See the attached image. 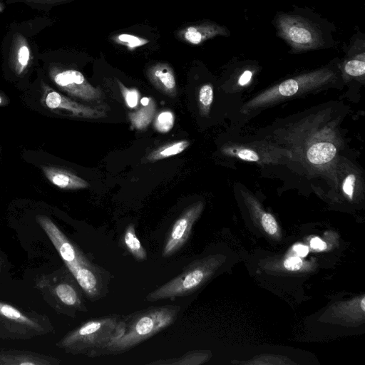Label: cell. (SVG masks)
Listing matches in <instances>:
<instances>
[{
  "label": "cell",
  "mask_w": 365,
  "mask_h": 365,
  "mask_svg": "<svg viewBox=\"0 0 365 365\" xmlns=\"http://www.w3.org/2000/svg\"><path fill=\"white\" fill-rule=\"evenodd\" d=\"M37 220L86 296L91 302L105 297L110 279L109 273L91 262L48 217L38 216Z\"/></svg>",
  "instance_id": "1"
},
{
  "label": "cell",
  "mask_w": 365,
  "mask_h": 365,
  "mask_svg": "<svg viewBox=\"0 0 365 365\" xmlns=\"http://www.w3.org/2000/svg\"><path fill=\"white\" fill-rule=\"evenodd\" d=\"M180 311V306L170 304L150 307L123 316L121 334L108 345L103 355H117L130 350L171 326Z\"/></svg>",
  "instance_id": "2"
},
{
  "label": "cell",
  "mask_w": 365,
  "mask_h": 365,
  "mask_svg": "<svg viewBox=\"0 0 365 365\" xmlns=\"http://www.w3.org/2000/svg\"><path fill=\"white\" fill-rule=\"evenodd\" d=\"M123 327V316L112 314L91 319L68 333L60 344L73 354L103 356L105 349L119 337Z\"/></svg>",
  "instance_id": "3"
},
{
  "label": "cell",
  "mask_w": 365,
  "mask_h": 365,
  "mask_svg": "<svg viewBox=\"0 0 365 365\" xmlns=\"http://www.w3.org/2000/svg\"><path fill=\"white\" fill-rule=\"evenodd\" d=\"M334 78V73L331 70L322 68L287 79L249 101L242 106V111L247 113L322 87L331 82Z\"/></svg>",
  "instance_id": "4"
},
{
  "label": "cell",
  "mask_w": 365,
  "mask_h": 365,
  "mask_svg": "<svg viewBox=\"0 0 365 365\" xmlns=\"http://www.w3.org/2000/svg\"><path fill=\"white\" fill-rule=\"evenodd\" d=\"M213 262L212 259H202L189 264L178 276L150 292L145 300L155 302L175 299L193 293L212 274Z\"/></svg>",
  "instance_id": "5"
},
{
  "label": "cell",
  "mask_w": 365,
  "mask_h": 365,
  "mask_svg": "<svg viewBox=\"0 0 365 365\" xmlns=\"http://www.w3.org/2000/svg\"><path fill=\"white\" fill-rule=\"evenodd\" d=\"M279 35L296 51L316 49L324 45L320 29L299 16L284 14L277 20Z\"/></svg>",
  "instance_id": "6"
},
{
  "label": "cell",
  "mask_w": 365,
  "mask_h": 365,
  "mask_svg": "<svg viewBox=\"0 0 365 365\" xmlns=\"http://www.w3.org/2000/svg\"><path fill=\"white\" fill-rule=\"evenodd\" d=\"M2 48L15 74L21 76L34 60L38 47L29 29L21 24H12L3 40Z\"/></svg>",
  "instance_id": "7"
},
{
  "label": "cell",
  "mask_w": 365,
  "mask_h": 365,
  "mask_svg": "<svg viewBox=\"0 0 365 365\" xmlns=\"http://www.w3.org/2000/svg\"><path fill=\"white\" fill-rule=\"evenodd\" d=\"M48 73L60 89L73 96L86 101H98L101 98V91L93 86L78 70L51 63Z\"/></svg>",
  "instance_id": "8"
},
{
  "label": "cell",
  "mask_w": 365,
  "mask_h": 365,
  "mask_svg": "<svg viewBox=\"0 0 365 365\" xmlns=\"http://www.w3.org/2000/svg\"><path fill=\"white\" fill-rule=\"evenodd\" d=\"M203 202H197L189 206L175 220L164 243L162 255L169 257L180 250L187 242L192 226L200 217Z\"/></svg>",
  "instance_id": "9"
},
{
  "label": "cell",
  "mask_w": 365,
  "mask_h": 365,
  "mask_svg": "<svg viewBox=\"0 0 365 365\" xmlns=\"http://www.w3.org/2000/svg\"><path fill=\"white\" fill-rule=\"evenodd\" d=\"M42 102L51 110L82 118L98 119L106 114L103 110L76 102L42 82Z\"/></svg>",
  "instance_id": "10"
},
{
  "label": "cell",
  "mask_w": 365,
  "mask_h": 365,
  "mask_svg": "<svg viewBox=\"0 0 365 365\" xmlns=\"http://www.w3.org/2000/svg\"><path fill=\"white\" fill-rule=\"evenodd\" d=\"M223 153L233 155L248 162L258 163H278L287 153L286 150L274 148L272 145H233L225 147Z\"/></svg>",
  "instance_id": "11"
},
{
  "label": "cell",
  "mask_w": 365,
  "mask_h": 365,
  "mask_svg": "<svg viewBox=\"0 0 365 365\" xmlns=\"http://www.w3.org/2000/svg\"><path fill=\"white\" fill-rule=\"evenodd\" d=\"M227 34L223 26L215 22L202 21L186 26L177 32V37L190 45H200L204 41L220 35Z\"/></svg>",
  "instance_id": "12"
},
{
  "label": "cell",
  "mask_w": 365,
  "mask_h": 365,
  "mask_svg": "<svg viewBox=\"0 0 365 365\" xmlns=\"http://www.w3.org/2000/svg\"><path fill=\"white\" fill-rule=\"evenodd\" d=\"M150 83L161 93L174 97L177 93L176 81L173 68L167 63L159 62L147 70Z\"/></svg>",
  "instance_id": "13"
},
{
  "label": "cell",
  "mask_w": 365,
  "mask_h": 365,
  "mask_svg": "<svg viewBox=\"0 0 365 365\" xmlns=\"http://www.w3.org/2000/svg\"><path fill=\"white\" fill-rule=\"evenodd\" d=\"M46 178L56 187L64 190H79L89 187V183L73 173L56 166L41 167Z\"/></svg>",
  "instance_id": "14"
},
{
  "label": "cell",
  "mask_w": 365,
  "mask_h": 365,
  "mask_svg": "<svg viewBox=\"0 0 365 365\" xmlns=\"http://www.w3.org/2000/svg\"><path fill=\"white\" fill-rule=\"evenodd\" d=\"M336 146L328 141L312 144L307 150V158L312 165L319 166L331 162L336 154Z\"/></svg>",
  "instance_id": "15"
},
{
  "label": "cell",
  "mask_w": 365,
  "mask_h": 365,
  "mask_svg": "<svg viewBox=\"0 0 365 365\" xmlns=\"http://www.w3.org/2000/svg\"><path fill=\"white\" fill-rule=\"evenodd\" d=\"M143 106L136 111L130 112L128 118L133 128L143 130L151 123L156 112V104L152 98H144Z\"/></svg>",
  "instance_id": "16"
},
{
  "label": "cell",
  "mask_w": 365,
  "mask_h": 365,
  "mask_svg": "<svg viewBox=\"0 0 365 365\" xmlns=\"http://www.w3.org/2000/svg\"><path fill=\"white\" fill-rule=\"evenodd\" d=\"M210 354L207 351L194 350L190 351L183 355L168 359H159L148 363L152 365H199L205 362L209 359Z\"/></svg>",
  "instance_id": "17"
},
{
  "label": "cell",
  "mask_w": 365,
  "mask_h": 365,
  "mask_svg": "<svg viewBox=\"0 0 365 365\" xmlns=\"http://www.w3.org/2000/svg\"><path fill=\"white\" fill-rule=\"evenodd\" d=\"M123 243L129 253L138 261L147 259V252L136 235L135 226L130 224L123 235Z\"/></svg>",
  "instance_id": "18"
},
{
  "label": "cell",
  "mask_w": 365,
  "mask_h": 365,
  "mask_svg": "<svg viewBox=\"0 0 365 365\" xmlns=\"http://www.w3.org/2000/svg\"><path fill=\"white\" fill-rule=\"evenodd\" d=\"M189 145L190 142L186 140L168 143L150 153L146 159L149 162L165 159L182 153Z\"/></svg>",
  "instance_id": "19"
},
{
  "label": "cell",
  "mask_w": 365,
  "mask_h": 365,
  "mask_svg": "<svg viewBox=\"0 0 365 365\" xmlns=\"http://www.w3.org/2000/svg\"><path fill=\"white\" fill-rule=\"evenodd\" d=\"M6 3H24L34 9L49 11L53 7L67 4L76 0H6Z\"/></svg>",
  "instance_id": "20"
},
{
  "label": "cell",
  "mask_w": 365,
  "mask_h": 365,
  "mask_svg": "<svg viewBox=\"0 0 365 365\" xmlns=\"http://www.w3.org/2000/svg\"><path fill=\"white\" fill-rule=\"evenodd\" d=\"M113 41L125 46L129 51H133L148 43V40L130 34H119L113 37Z\"/></svg>",
  "instance_id": "21"
},
{
  "label": "cell",
  "mask_w": 365,
  "mask_h": 365,
  "mask_svg": "<svg viewBox=\"0 0 365 365\" xmlns=\"http://www.w3.org/2000/svg\"><path fill=\"white\" fill-rule=\"evenodd\" d=\"M213 87L210 83L202 85L198 92V105L201 115H207L213 101Z\"/></svg>",
  "instance_id": "22"
},
{
  "label": "cell",
  "mask_w": 365,
  "mask_h": 365,
  "mask_svg": "<svg viewBox=\"0 0 365 365\" xmlns=\"http://www.w3.org/2000/svg\"><path fill=\"white\" fill-rule=\"evenodd\" d=\"M174 123L175 115L170 110H163L156 115L153 125L159 133H166L173 128Z\"/></svg>",
  "instance_id": "23"
},
{
  "label": "cell",
  "mask_w": 365,
  "mask_h": 365,
  "mask_svg": "<svg viewBox=\"0 0 365 365\" xmlns=\"http://www.w3.org/2000/svg\"><path fill=\"white\" fill-rule=\"evenodd\" d=\"M118 85L128 108H136L140 101V93L135 88H128L117 80Z\"/></svg>",
  "instance_id": "24"
},
{
  "label": "cell",
  "mask_w": 365,
  "mask_h": 365,
  "mask_svg": "<svg viewBox=\"0 0 365 365\" xmlns=\"http://www.w3.org/2000/svg\"><path fill=\"white\" fill-rule=\"evenodd\" d=\"M0 314L6 318L19 322L29 325H34V322L21 313L18 309L11 305L0 302Z\"/></svg>",
  "instance_id": "25"
},
{
  "label": "cell",
  "mask_w": 365,
  "mask_h": 365,
  "mask_svg": "<svg viewBox=\"0 0 365 365\" xmlns=\"http://www.w3.org/2000/svg\"><path fill=\"white\" fill-rule=\"evenodd\" d=\"M345 72L351 76H363L365 73V62L362 59L354 58L348 61L344 66Z\"/></svg>",
  "instance_id": "26"
},
{
  "label": "cell",
  "mask_w": 365,
  "mask_h": 365,
  "mask_svg": "<svg viewBox=\"0 0 365 365\" xmlns=\"http://www.w3.org/2000/svg\"><path fill=\"white\" fill-rule=\"evenodd\" d=\"M260 219L262 226L267 233L274 235L277 232L278 225L272 215L262 212Z\"/></svg>",
  "instance_id": "27"
},
{
  "label": "cell",
  "mask_w": 365,
  "mask_h": 365,
  "mask_svg": "<svg viewBox=\"0 0 365 365\" xmlns=\"http://www.w3.org/2000/svg\"><path fill=\"white\" fill-rule=\"evenodd\" d=\"M356 176L351 173L348 175L342 182V190L344 194L350 199L353 198Z\"/></svg>",
  "instance_id": "28"
},
{
  "label": "cell",
  "mask_w": 365,
  "mask_h": 365,
  "mask_svg": "<svg viewBox=\"0 0 365 365\" xmlns=\"http://www.w3.org/2000/svg\"><path fill=\"white\" fill-rule=\"evenodd\" d=\"M303 261L300 257H289L284 262V267L289 271H297L302 268Z\"/></svg>",
  "instance_id": "29"
},
{
  "label": "cell",
  "mask_w": 365,
  "mask_h": 365,
  "mask_svg": "<svg viewBox=\"0 0 365 365\" xmlns=\"http://www.w3.org/2000/svg\"><path fill=\"white\" fill-rule=\"evenodd\" d=\"M310 246L316 250H324L327 248V244L319 237H314L310 241Z\"/></svg>",
  "instance_id": "30"
},
{
  "label": "cell",
  "mask_w": 365,
  "mask_h": 365,
  "mask_svg": "<svg viewBox=\"0 0 365 365\" xmlns=\"http://www.w3.org/2000/svg\"><path fill=\"white\" fill-rule=\"evenodd\" d=\"M294 251L297 254L299 257H304L309 253V248L307 246L302 244L295 245L293 247Z\"/></svg>",
  "instance_id": "31"
},
{
  "label": "cell",
  "mask_w": 365,
  "mask_h": 365,
  "mask_svg": "<svg viewBox=\"0 0 365 365\" xmlns=\"http://www.w3.org/2000/svg\"><path fill=\"white\" fill-rule=\"evenodd\" d=\"M252 76V73L250 71L247 70V71H244L238 80V83L240 86L246 85L251 80Z\"/></svg>",
  "instance_id": "32"
},
{
  "label": "cell",
  "mask_w": 365,
  "mask_h": 365,
  "mask_svg": "<svg viewBox=\"0 0 365 365\" xmlns=\"http://www.w3.org/2000/svg\"><path fill=\"white\" fill-rule=\"evenodd\" d=\"M360 306H361L362 311H364L365 310V298L364 297L362 298L361 303H360Z\"/></svg>",
  "instance_id": "33"
},
{
  "label": "cell",
  "mask_w": 365,
  "mask_h": 365,
  "mask_svg": "<svg viewBox=\"0 0 365 365\" xmlns=\"http://www.w3.org/2000/svg\"><path fill=\"white\" fill-rule=\"evenodd\" d=\"M4 98L0 95V106L4 105Z\"/></svg>",
  "instance_id": "34"
}]
</instances>
